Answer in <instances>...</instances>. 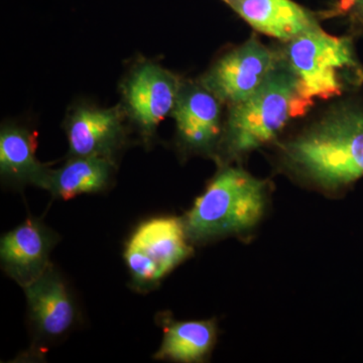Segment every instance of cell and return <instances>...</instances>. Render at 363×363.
I'll return each instance as SVG.
<instances>
[{
  "mask_svg": "<svg viewBox=\"0 0 363 363\" xmlns=\"http://www.w3.org/2000/svg\"><path fill=\"white\" fill-rule=\"evenodd\" d=\"M293 173L330 194L363 177V107L343 105L284 147Z\"/></svg>",
  "mask_w": 363,
  "mask_h": 363,
  "instance_id": "obj_1",
  "label": "cell"
},
{
  "mask_svg": "<svg viewBox=\"0 0 363 363\" xmlns=\"http://www.w3.org/2000/svg\"><path fill=\"white\" fill-rule=\"evenodd\" d=\"M267 202L266 182L240 167H225L184 217L189 240L206 243L247 233L262 220Z\"/></svg>",
  "mask_w": 363,
  "mask_h": 363,
  "instance_id": "obj_2",
  "label": "cell"
},
{
  "mask_svg": "<svg viewBox=\"0 0 363 363\" xmlns=\"http://www.w3.org/2000/svg\"><path fill=\"white\" fill-rule=\"evenodd\" d=\"M310 108L301 96L298 80L284 60L252 96L231 106L224 147L233 157L245 156L272 142L290 119Z\"/></svg>",
  "mask_w": 363,
  "mask_h": 363,
  "instance_id": "obj_3",
  "label": "cell"
},
{
  "mask_svg": "<svg viewBox=\"0 0 363 363\" xmlns=\"http://www.w3.org/2000/svg\"><path fill=\"white\" fill-rule=\"evenodd\" d=\"M284 59L310 107L316 98L339 96L363 78L350 39L333 37L320 26L288 42Z\"/></svg>",
  "mask_w": 363,
  "mask_h": 363,
  "instance_id": "obj_4",
  "label": "cell"
},
{
  "mask_svg": "<svg viewBox=\"0 0 363 363\" xmlns=\"http://www.w3.org/2000/svg\"><path fill=\"white\" fill-rule=\"evenodd\" d=\"M183 218L156 217L143 222L126 242L124 259L135 286H156L193 253Z\"/></svg>",
  "mask_w": 363,
  "mask_h": 363,
  "instance_id": "obj_5",
  "label": "cell"
},
{
  "mask_svg": "<svg viewBox=\"0 0 363 363\" xmlns=\"http://www.w3.org/2000/svg\"><path fill=\"white\" fill-rule=\"evenodd\" d=\"M279 61L271 49L252 38L222 57L203 77L201 85L233 106L252 96Z\"/></svg>",
  "mask_w": 363,
  "mask_h": 363,
  "instance_id": "obj_6",
  "label": "cell"
},
{
  "mask_svg": "<svg viewBox=\"0 0 363 363\" xmlns=\"http://www.w3.org/2000/svg\"><path fill=\"white\" fill-rule=\"evenodd\" d=\"M58 240L43 222L28 219L2 236L0 259L4 272L23 288L30 285L51 266L50 255Z\"/></svg>",
  "mask_w": 363,
  "mask_h": 363,
  "instance_id": "obj_7",
  "label": "cell"
},
{
  "mask_svg": "<svg viewBox=\"0 0 363 363\" xmlns=\"http://www.w3.org/2000/svg\"><path fill=\"white\" fill-rule=\"evenodd\" d=\"M181 90L176 76L149 63L133 72L124 88V96L133 119L150 133L174 112Z\"/></svg>",
  "mask_w": 363,
  "mask_h": 363,
  "instance_id": "obj_8",
  "label": "cell"
},
{
  "mask_svg": "<svg viewBox=\"0 0 363 363\" xmlns=\"http://www.w3.org/2000/svg\"><path fill=\"white\" fill-rule=\"evenodd\" d=\"M28 311L40 335H64L76 320V308L65 281L52 264L33 283L23 288Z\"/></svg>",
  "mask_w": 363,
  "mask_h": 363,
  "instance_id": "obj_9",
  "label": "cell"
},
{
  "mask_svg": "<svg viewBox=\"0 0 363 363\" xmlns=\"http://www.w3.org/2000/svg\"><path fill=\"white\" fill-rule=\"evenodd\" d=\"M181 140L189 149L208 152L220 135L219 99L204 86L182 89L174 109Z\"/></svg>",
  "mask_w": 363,
  "mask_h": 363,
  "instance_id": "obj_10",
  "label": "cell"
},
{
  "mask_svg": "<svg viewBox=\"0 0 363 363\" xmlns=\"http://www.w3.org/2000/svg\"><path fill=\"white\" fill-rule=\"evenodd\" d=\"M67 135L72 156L111 160L123 140L121 113L116 108L81 107L69 118Z\"/></svg>",
  "mask_w": 363,
  "mask_h": 363,
  "instance_id": "obj_11",
  "label": "cell"
},
{
  "mask_svg": "<svg viewBox=\"0 0 363 363\" xmlns=\"http://www.w3.org/2000/svg\"><path fill=\"white\" fill-rule=\"evenodd\" d=\"M228 6L257 32L286 43L319 28L312 13L293 0H233Z\"/></svg>",
  "mask_w": 363,
  "mask_h": 363,
  "instance_id": "obj_12",
  "label": "cell"
},
{
  "mask_svg": "<svg viewBox=\"0 0 363 363\" xmlns=\"http://www.w3.org/2000/svg\"><path fill=\"white\" fill-rule=\"evenodd\" d=\"M0 171L7 179L47 190L52 169L35 157V138L30 133L11 125L0 133Z\"/></svg>",
  "mask_w": 363,
  "mask_h": 363,
  "instance_id": "obj_13",
  "label": "cell"
},
{
  "mask_svg": "<svg viewBox=\"0 0 363 363\" xmlns=\"http://www.w3.org/2000/svg\"><path fill=\"white\" fill-rule=\"evenodd\" d=\"M216 339L214 320L172 321L164 326V338L155 358L177 362H201L213 350Z\"/></svg>",
  "mask_w": 363,
  "mask_h": 363,
  "instance_id": "obj_14",
  "label": "cell"
},
{
  "mask_svg": "<svg viewBox=\"0 0 363 363\" xmlns=\"http://www.w3.org/2000/svg\"><path fill=\"white\" fill-rule=\"evenodd\" d=\"M112 171L111 160L100 157H73L62 168L51 171L47 191L60 199L104 190Z\"/></svg>",
  "mask_w": 363,
  "mask_h": 363,
  "instance_id": "obj_15",
  "label": "cell"
},
{
  "mask_svg": "<svg viewBox=\"0 0 363 363\" xmlns=\"http://www.w3.org/2000/svg\"><path fill=\"white\" fill-rule=\"evenodd\" d=\"M331 13L347 18L355 33H363V0H339Z\"/></svg>",
  "mask_w": 363,
  "mask_h": 363,
  "instance_id": "obj_16",
  "label": "cell"
},
{
  "mask_svg": "<svg viewBox=\"0 0 363 363\" xmlns=\"http://www.w3.org/2000/svg\"><path fill=\"white\" fill-rule=\"evenodd\" d=\"M224 2H226L227 4H230V2H233V0H223Z\"/></svg>",
  "mask_w": 363,
  "mask_h": 363,
  "instance_id": "obj_17",
  "label": "cell"
}]
</instances>
